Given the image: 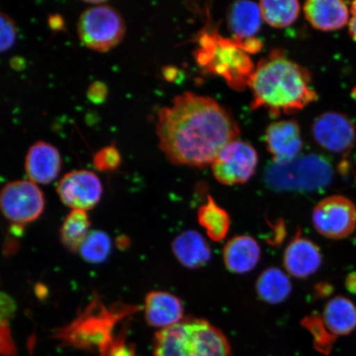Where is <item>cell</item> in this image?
Masks as SVG:
<instances>
[{
    "instance_id": "6",
    "label": "cell",
    "mask_w": 356,
    "mask_h": 356,
    "mask_svg": "<svg viewBox=\"0 0 356 356\" xmlns=\"http://www.w3.org/2000/svg\"><path fill=\"white\" fill-rule=\"evenodd\" d=\"M44 204L42 190L30 180L10 182L0 191V211L15 225L37 220L44 211Z\"/></svg>"
},
{
    "instance_id": "9",
    "label": "cell",
    "mask_w": 356,
    "mask_h": 356,
    "mask_svg": "<svg viewBox=\"0 0 356 356\" xmlns=\"http://www.w3.org/2000/svg\"><path fill=\"white\" fill-rule=\"evenodd\" d=\"M312 131L318 145L332 154L349 153L355 143V124L346 115L337 111H327L318 115Z\"/></svg>"
},
{
    "instance_id": "25",
    "label": "cell",
    "mask_w": 356,
    "mask_h": 356,
    "mask_svg": "<svg viewBox=\"0 0 356 356\" xmlns=\"http://www.w3.org/2000/svg\"><path fill=\"white\" fill-rule=\"evenodd\" d=\"M122 163V156L114 145L104 147L97 151L93 157L95 167L101 172L115 170Z\"/></svg>"
},
{
    "instance_id": "12",
    "label": "cell",
    "mask_w": 356,
    "mask_h": 356,
    "mask_svg": "<svg viewBox=\"0 0 356 356\" xmlns=\"http://www.w3.org/2000/svg\"><path fill=\"white\" fill-rule=\"evenodd\" d=\"M284 266L292 277L305 279L318 270L323 264V257L318 245L300 233L289 243L284 253Z\"/></svg>"
},
{
    "instance_id": "23",
    "label": "cell",
    "mask_w": 356,
    "mask_h": 356,
    "mask_svg": "<svg viewBox=\"0 0 356 356\" xmlns=\"http://www.w3.org/2000/svg\"><path fill=\"white\" fill-rule=\"evenodd\" d=\"M90 221L87 211L73 210L62 225L60 240L70 251L78 252L80 245L90 232Z\"/></svg>"
},
{
    "instance_id": "11",
    "label": "cell",
    "mask_w": 356,
    "mask_h": 356,
    "mask_svg": "<svg viewBox=\"0 0 356 356\" xmlns=\"http://www.w3.org/2000/svg\"><path fill=\"white\" fill-rule=\"evenodd\" d=\"M266 143L277 165L293 163L304 146L299 124L291 120L271 123L266 129Z\"/></svg>"
},
{
    "instance_id": "31",
    "label": "cell",
    "mask_w": 356,
    "mask_h": 356,
    "mask_svg": "<svg viewBox=\"0 0 356 356\" xmlns=\"http://www.w3.org/2000/svg\"><path fill=\"white\" fill-rule=\"evenodd\" d=\"M350 15L348 22L350 37L356 41V1L351 3Z\"/></svg>"
},
{
    "instance_id": "30",
    "label": "cell",
    "mask_w": 356,
    "mask_h": 356,
    "mask_svg": "<svg viewBox=\"0 0 356 356\" xmlns=\"http://www.w3.org/2000/svg\"><path fill=\"white\" fill-rule=\"evenodd\" d=\"M87 95L89 100L92 102L93 104H102L108 96V88H106L104 83L95 82L88 88Z\"/></svg>"
},
{
    "instance_id": "7",
    "label": "cell",
    "mask_w": 356,
    "mask_h": 356,
    "mask_svg": "<svg viewBox=\"0 0 356 356\" xmlns=\"http://www.w3.org/2000/svg\"><path fill=\"white\" fill-rule=\"evenodd\" d=\"M312 221L317 232L325 238H348L356 229V206L343 195H330L316 204Z\"/></svg>"
},
{
    "instance_id": "20",
    "label": "cell",
    "mask_w": 356,
    "mask_h": 356,
    "mask_svg": "<svg viewBox=\"0 0 356 356\" xmlns=\"http://www.w3.org/2000/svg\"><path fill=\"white\" fill-rule=\"evenodd\" d=\"M292 286L288 275L277 267H270L257 282L258 296L271 305L280 304L291 295Z\"/></svg>"
},
{
    "instance_id": "24",
    "label": "cell",
    "mask_w": 356,
    "mask_h": 356,
    "mask_svg": "<svg viewBox=\"0 0 356 356\" xmlns=\"http://www.w3.org/2000/svg\"><path fill=\"white\" fill-rule=\"evenodd\" d=\"M113 248L111 238L104 231H91L79 248L80 256L88 264H99L110 256Z\"/></svg>"
},
{
    "instance_id": "8",
    "label": "cell",
    "mask_w": 356,
    "mask_h": 356,
    "mask_svg": "<svg viewBox=\"0 0 356 356\" xmlns=\"http://www.w3.org/2000/svg\"><path fill=\"white\" fill-rule=\"evenodd\" d=\"M258 163L257 151L239 140L222 148L211 164L213 177L224 185L243 184L254 175Z\"/></svg>"
},
{
    "instance_id": "1",
    "label": "cell",
    "mask_w": 356,
    "mask_h": 356,
    "mask_svg": "<svg viewBox=\"0 0 356 356\" xmlns=\"http://www.w3.org/2000/svg\"><path fill=\"white\" fill-rule=\"evenodd\" d=\"M159 145L177 165L204 168L240 130L233 115L211 97L186 92L175 97L158 115Z\"/></svg>"
},
{
    "instance_id": "5",
    "label": "cell",
    "mask_w": 356,
    "mask_h": 356,
    "mask_svg": "<svg viewBox=\"0 0 356 356\" xmlns=\"http://www.w3.org/2000/svg\"><path fill=\"white\" fill-rule=\"evenodd\" d=\"M126 26L121 13L102 3L89 6L80 15L78 35L84 46L106 52L122 41Z\"/></svg>"
},
{
    "instance_id": "22",
    "label": "cell",
    "mask_w": 356,
    "mask_h": 356,
    "mask_svg": "<svg viewBox=\"0 0 356 356\" xmlns=\"http://www.w3.org/2000/svg\"><path fill=\"white\" fill-rule=\"evenodd\" d=\"M262 19L275 29H284L295 22L300 13L296 0H264L259 3Z\"/></svg>"
},
{
    "instance_id": "18",
    "label": "cell",
    "mask_w": 356,
    "mask_h": 356,
    "mask_svg": "<svg viewBox=\"0 0 356 356\" xmlns=\"http://www.w3.org/2000/svg\"><path fill=\"white\" fill-rule=\"evenodd\" d=\"M323 321L332 336L349 335L356 328V306L346 297L333 298L324 307Z\"/></svg>"
},
{
    "instance_id": "17",
    "label": "cell",
    "mask_w": 356,
    "mask_h": 356,
    "mask_svg": "<svg viewBox=\"0 0 356 356\" xmlns=\"http://www.w3.org/2000/svg\"><path fill=\"white\" fill-rule=\"evenodd\" d=\"M173 254L178 261L188 268H199L211 258V250L207 240L197 231H184L173 240Z\"/></svg>"
},
{
    "instance_id": "27",
    "label": "cell",
    "mask_w": 356,
    "mask_h": 356,
    "mask_svg": "<svg viewBox=\"0 0 356 356\" xmlns=\"http://www.w3.org/2000/svg\"><path fill=\"white\" fill-rule=\"evenodd\" d=\"M17 350L8 325L0 326V356H16Z\"/></svg>"
},
{
    "instance_id": "32",
    "label": "cell",
    "mask_w": 356,
    "mask_h": 356,
    "mask_svg": "<svg viewBox=\"0 0 356 356\" xmlns=\"http://www.w3.org/2000/svg\"><path fill=\"white\" fill-rule=\"evenodd\" d=\"M346 286L350 291L356 293V273L349 275L346 280Z\"/></svg>"
},
{
    "instance_id": "16",
    "label": "cell",
    "mask_w": 356,
    "mask_h": 356,
    "mask_svg": "<svg viewBox=\"0 0 356 356\" xmlns=\"http://www.w3.org/2000/svg\"><path fill=\"white\" fill-rule=\"evenodd\" d=\"M222 257L231 273H247L254 269L260 261V245L251 236H235L225 244Z\"/></svg>"
},
{
    "instance_id": "29",
    "label": "cell",
    "mask_w": 356,
    "mask_h": 356,
    "mask_svg": "<svg viewBox=\"0 0 356 356\" xmlns=\"http://www.w3.org/2000/svg\"><path fill=\"white\" fill-rule=\"evenodd\" d=\"M100 356H134L133 350L129 347L124 337L115 338L108 348Z\"/></svg>"
},
{
    "instance_id": "13",
    "label": "cell",
    "mask_w": 356,
    "mask_h": 356,
    "mask_svg": "<svg viewBox=\"0 0 356 356\" xmlns=\"http://www.w3.org/2000/svg\"><path fill=\"white\" fill-rule=\"evenodd\" d=\"M61 156L54 145L38 141L30 147L25 160V170L31 181L49 184L59 175Z\"/></svg>"
},
{
    "instance_id": "3",
    "label": "cell",
    "mask_w": 356,
    "mask_h": 356,
    "mask_svg": "<svg viewBox=\"0 0 356 356\" xmlns=\"http://www.w3.org/2000/svg\"><path fill=\"white\" fill-rule=\"evenodd\" d=\"M154 356H232L229 341L204 319L188 318L156 332Z\"/></svg>"
},
{
    "instance_id": "10",
    "label": "cell",
    "mask_w": 356,
    "mask_h": 356,
    "mask_svg": "<svg viewBox=\"0 0 356 356\" xmlns=\"http://www.w3.org/2000/svg\"><path fill=\"white\" fill-rule=\"evenodd\" d=\"M61 202L73 210L87 211L95 208L102 195V185L95 172L75 170L66 173L57 185Z\"/></svg>"
},
{
    "instance_id": "26",
    "label": "cell",
    "mask_w": 356,
    "mask_h": 356,
    "mask_svg": "<svg viewBox=\"0 0 356 356\" xmlns=\"http://www.w3.org/2000/svg\"><path fill=\"white\" fill-rule=\"evenodd\" d=\"M17 38V26L10 16L0 12V53L10 50Z\"/></svg>"
},
{
    "instance_id": "14",
    "label": "cell",
    "mask_w": 356,
    "mask_h": 356,
    "mask_svg": "<svg viewBox=\"0 0 356 356\" xmlns=\"http://www.w3.org/2000/svg\"><path fill=\"white\" fill-rule=\"evenodd\" d=\"M145 315L149 326L161 330L184 320V308L179 298L172 293L152 291L145 298Z\"/></svg>"
},
{
    "instance_id": "4",
    "label": "cell",
    "mask_w": 356,
    "mask_h": 356,
    "mask_svg": "<svg viewBox=\"0 0 356 356\" xmlns=\"http://www.w3.org/2000/svg\"><path fill=\"white\" fill-rule=\"evenodd\" d=\"M138 309L140 307L123 305L108 309L102 302H91L76 320L58 332L56 338L66 346L97 350L101 355L115 339V324Z\"/></svg>"
},
{
    "instance_id": "21",
    "label": "cell",
    "mask_w": 356,
    "mask_h": 356,
    "mask_svg": "<svg viewBox=\"0 0 356 356\" xmlns=\"http://www.w3.org/2000/svg\"><path fill=\"white\" fill-rule=\"evenodd\" d=\"M198 222L213 241L221 242L230 228L229 213L216 203L211 197L198 210Z\"/></svg>"
},
{
    "instance_id": "28",
    "label": "cell",
    "mask_w": 356,
    "mask_h": 356,
    "mask_svg": "<svg viewBox=\"0 0 356 356\" xmlns=\"http://www.w3.org/2000/svg\"><path fill=\"white\" fill-rule=\"evenodd\" d=\"M16 310L15 302L11 297L0 293V326L8 325Z\"/></svg>"
},
{
    "instance_id": "19",
    "label": "cell",
    "mask_w": 356,
    "mask_h": 356,
    "mask_svg": "<svg viewBox=\"0 0 356 356\" xmlns=\"http://www.w3.org/2000/svg\"><path fill=\"white\" fill-rule=\"evenodd\" d=\"M260 6L250 1H238L232 4L228 13V24L235 40L252 39L261 26Z\"/></svg>"
},
{
    "instance_id": "15",
    "label": "cell",
    "mask_w": 356,
    "mask_h": 356,
    "mask_svg": "<svg viewBox=\"0 0 356 356\" xmlns=\"http://www.w3.org/2000/svg\"><path fill=\"white\" fill-rule=\"evenodd\" d=\"M304 12L310 25L324 32L343 28L350 15L348 6L341 0H309L305 3Z\"/></svg>"
},
{
    "instance_id": "2",
    "label": "cell",
    "mask_w": 356,
    "mask_h": 356,
    "mask_svg": "<svg viewBox=\"0 0 356 356\" xmlns=\"http://www.w3.org/2000/svg\"><path fill=\"white\" fill-rule=\"evenodd\" d=\"M252 109L264 108L274 117L305 109L318 99L309 71L279 50L258 63L248 79Z\"/></svg>"
}]
</instances>
